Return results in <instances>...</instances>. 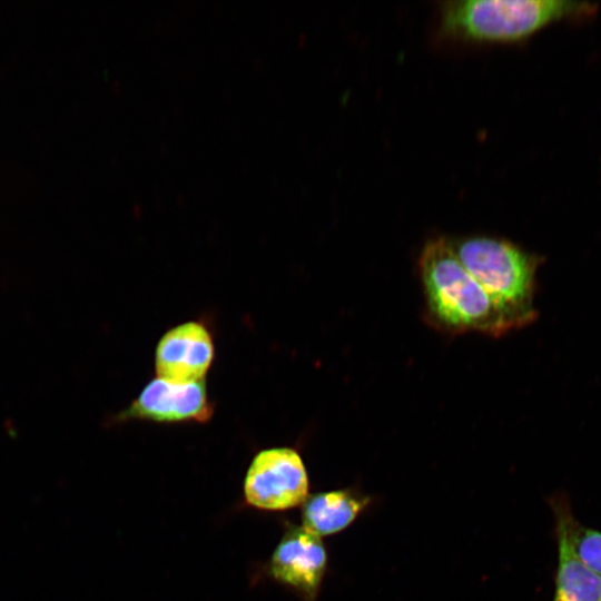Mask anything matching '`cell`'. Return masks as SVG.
I'll return each mask as SVG.
<instances>
[{
	"label": "cell",
	"mask_w": 601,
	"mask_h": 601,
	"mask_svg": "<svg viewBox=\"0 0 601 601\" xmlns=\"http://www.w3.org/2000/svg\"><path fill=\"white\" fill-rule=\"evenodd\" d=\"M418 266L427 315L437 327L494 337L519 328L463 266L450 240L427 242Z\"/></svg>",
	"instance_id": "1"
},
{
	"label": "cell",
	"mask_w": 601,
	"mask_h": 601,
	"mask_svg": "<svg viewBox=\"0 0 601 601\" xmlns=\"http://www.w3.org/2000/svg\"><path fill=\"white\" fill-rule=\"evenodd\" d=\"M597 12L589 2L564 0H455L441 7L444 36L475 41H518L562 20Z\"/></svg>",
	"instance_id": "2"
},
{
	"label": "cell",
	"mask_w": 601,
	"mask_h": 601,
	"mask_svg": "<svg viewBox=\"0 0 601 601\" xmlns=\"http://www.w3.org/2000/svg\"><path fill=\"white\" fill-rule=\"evenodd\" d=\"M457 258L519 328L533 322L540 257L511 242L474 236L450 240Z\"/></svg>",
	"instance_id": "3"
},
{
	"label": "cell",
	"mask_w": 601,
	"mask_h": 601,
	"mask_svg": "<svg viewBox=\"0 0 601 601\" xmlns=\"http://www.w3.org/2000/svg\"><path fill=\"white\" fill-rule=\"evenodd\" d=\"M307 494V471L294 449H265L252 460L244 480V495L249 505L284 511L304 503Z\"/></svg>",
	"instance_id": "4"
},
{
	"label": "cell",
	"mask_w": 601,
	"mask_h": 601,
	"mask_svg": "<svg viewBox=\"0 0 601 601\" xmlns=\"http://www.w3.org/2000/svg\"><path fill=\"white\" fill-rule=\"evenodd\" d=\"M214 413L205 381L174 382L161 377L150 381L121 412L119 418H138L157 423L209 421Z\"/></svg>",
	"instance_id": "5"
},
{
	"label": "cell",
	"mask_w": 601,
	"mask_h": 601,
	"mask_svg": "<svg viewBox=\"0 0 601 601\" xmlns=\"http://www.w3.org/2000/svg\"><path fill=\"white\" fill-rule=\"evenodd\" d=\"M327 565L321 538L304 525H290L276 546L269 573L278 582L293 588L305 601H315Z\"/></svg>",
	"instance_id": "6"
},
{
	"label": "cell",
	"mask_w": 601,
	"mask_h": 601,
	"mask_svg": "<svg viewBox=\"0 0 601 601\" xmlns=\"http://www.w3.org/2000/svg\"><path fill=\"white\" fill-rule=\"evenodd\" d=\"M214 355L209 329L201 322L181 323L167 331L156 346L157 377L181 383L203 381Z\"/></svg>",
	"instance_id": "7"
},
{
	"label": "cell",
	"mask_w": 601,
	"mask_h": 601,
	"mask_svg": "<svg viewBox=\"0 0 601 601\" xmlns=\"http://www.w3.org/2000/svg\"><path fill=\"white\" fill-rule=\"evenodd\" d=\"M549 502L558 549L552 601H601V578L574 555L569 542L566 519L572 511L570 499L558 492Z\"/></svg>",
	"instance_id": "8"
},
{
	"label": "cell",
	"mask_w": 601,
	"mask_h": 601,
	"mask_svg": "<svg viewBox=\"0 0 601 601\" xmlns=\"http://www.w3.org/2000/svg\"><path fill=\"white\" fill-rule=\"evenodd\" d=\"M368 501L351 490L313 494L303 503L304 526L319 538L337 533L357 518Z\"/></svg>",
	"instance_id": "9"
},
{
	"label": "cell",
	"mask_w": 601,
	"mask_h": 601,
	"mask_svg": "<svg viewBox=\"0 0 601 601\" xmlns=\"http://www.w3.org/2000/svg\"><path fill=\"white\" fill-rule=\"evenodd\" d=\"M566 529L574 555L601 578V531L581 523L573 510L568 514Z\"/></svg>",
	"instance_id": "10"
}]
</instances>
